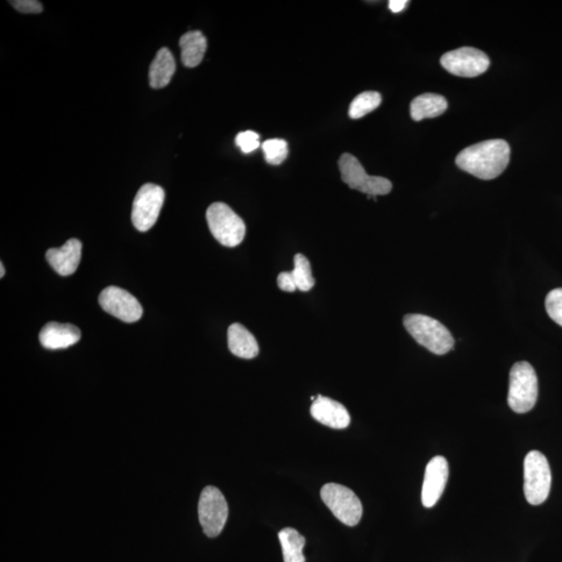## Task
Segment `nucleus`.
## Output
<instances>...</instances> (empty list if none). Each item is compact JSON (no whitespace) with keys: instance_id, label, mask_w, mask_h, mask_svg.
Listing matches in <instances>:
<instances>
[{"instance_id":"obj_25","label":"nucleus","mask_w":562,"mask_h":562,"mask_svg":"<svg viewBox=\"0 0 562 562\" xmlns=\"http://www.w3.org/2000/svg\"><path fill=\"white\" fill-rule=\"evenodd\" d=\"M236 144L242 153H251L260 147V136L252 131L242 132L237 134Z\"/></svg>"},{"instance_id":"obj_15","label":"nucleus","mask_w":562,"mask_h":562,"mask_svg":"<svg viewBox=\"0 0 562 562\" xmlns=\"http://www.w3.org/2000/svg\"><path fill=\"white\" fill-rule=\"evenodd\" d=\"M315 283L310 261L303 254L295 255L293 271L282 272L277 277L280 289L289 293L296 290L309 291L315 287Z\"/></svg>"},{"instance_id":"obj_6","label":"nucleus","mask_w":562,"mask_h":562,"mask_svg":"<svg viewBox=\"0 0 562 562\" xmlns=\"http://www.w3.org/2000/svg\"><path fill=\"white\" fill-rule=\"evenodd\" d=\"M341 180L351 189L358 190L368 196L387 195L393 189L388 179L370 176L360 161L350 153H344L339 161Z\"/></svg>"},{"instance_id":"obj_14","label":"nucleus","mask_w":562,"mask_h":562,"mask_svg":"<svg viewBox=\"0 0 562 562\" xmlns=\"http://www.w3.org/2000/svg\"><path fill=\"white\" fill-rule=\"evenodd\" d=\"M82 242L70 239L60 248H52L46 252V260L56 273L62 276L73 275L82 259Z\"/></svg>"},{"instance_id":"obj_18","label":"nucleus","mask_w":562,"mask_h":562,"mask_svg":"<svg viewBox=\"0 0 562 562\" xmlns=\"http://www.w3.org/2000/svg\"><path fill=\"white\" fill-rule=\"evenodd\" d=\"M176 63L174 56L168 48L163 47L156 54L149 68V84L153 89L165 88L175 74Z\"/></svg>"},{"instance_id":"obj_1","label":"nucleus","mask_w":562,"mask_h":562,"mask_svg":"<svg viewBox=\"0 0 562 562\" xmlns=\"http://www.w3.org/2000/svg\"><path fill=\"white\" fill-rule=\"evenodd\" d=\"M510 147L501 139L488 140L468 146L457 158V165L462 171L483 181L494 180L508 168Z\"/></svg>"},{"instance_id":"obj_9","label":"nucleus","mask_w":562,"mask_h":562,"mask_svg":"<svg viewBox=\"0 0 562 562\" xmlns=\"http://www.w3.org/2000/svg\"><path fill=\"white\" fill-rule=\"evenodd\" d=\"M165 202V191L158 184L146 183L134 198L132 222L139 232H145L158 222Z\"/></svg>"},{"instance_id":"obj_28","label":"nucleus","mask_w":562,"mask_h":562,"mask_svg":"<svg viewBox=\"0 0 562 562\" xmlns=\"http://www.w3.org/2000/svg\"><path fill=\"white\" fill-rule=\"evenodd\" d=\"M0 271H2V272H0V277H2V279H3V277L5 276V270L4 268L3 262H0Z\"/></svg>"},{"instance_id":"obj_12","label":"nucleus","mask_w":562,"mask_h":562,"mask_svg":"<svg viewBox=\"0 0 562 562\" xmlns=\"http://www.w3.org/2000/svg\"><path fill=\"white\" fill-rule=\"evenodd\" d=\"M449 478V465L444 457L433 458L426 467L422 488V504L426 508L435 507L442 497Z\"/></svg>"},{"instance_id":"obj_22","label":"nucleus","mask_w":562,"mask_h":562,"mask_svg":"<svg viewBox=\"0 0 562 562\" xmlns=\"http://www.w3.org/2000/svg\"><path fill=\"white\" fill-rule=\"evenodd\" d=\"M382 101L379 92L367 91L353 99L350 108V116L351 119H360L369 113L373 112L380 105Z\"/></svg>"},{"instance_id":"obj_10","label":"nucleus","mask_w":562,"mask_h":562,"mask_svg":"<svg viewBox=\"0 0 562 562\" xmlns=\"http://www.w3.org/2000/svg\"><path fill=\"white\" fill-rule=\"evenodd\" d=\"M442 66L454 75L476 77L485 74L489 67L488 56L473 47H462L445 54L440 59Z\"/></svg>"},{"instance_id":"obj_2","label":"nucleus","mask_w":562,"mask_h":562,"mask_svg":"<svg viewBox=\"0 0 562 562\" xmlns=\"http://www.w3.org/2000/svg\"><path fill=\"white\" fill-rule=\"evenodd\" d=\"M405 329L418 344L437 355H444L453 350L454 339L446 327L429 316L410 314L403 319Z\"/></svg>"},{"instance_id":"obj_4","label":"nucleus","mask_w":562,"mask_h":562,"mask_svg":"<svg viewBox=\"0 0 562 562\" xmlns=\"http://www.w3.org/2000/svg\"><path fill=\"white\" fill-rule=\"evenodd\" d=\"M552 475L549 462L542 452L533 450L524 460V493L529 504H543L549 497Z\"/></svg>"},{"instance_id":"obj_20","label":"nucleus","mask_w":562,"mask_h":562,"mask_svg":"<svg viewBox=\"0 0 562 562\" xmlns=\"http://www.w3.org/2000/svg\"><path fill=\"white\" fill-rule=\"evenodd\" d=\"M448 109L446 98L442 95L427 94L419 95L410 104V116L415 121L436 118Z\"/></svg>"},{"instance_id":"obj_13","label":"nucleus","mask_w":562,"mask_h":562,"mask_svg":"<svg viewBox=\"0 0 562 562\" xmlns=\"http://www.w3.org/2000/svg\"><path fill=\"white\" fill-rule=\"evenodd\" d=\"M311 415L316 421L332 429H345L350 424V415L344 405L321 395L317 396L312 403Z\"/></svg>"},{"instance_id":"obj_5","label":"nucleus","mask_w":562,"mask_h":562,"mask_svg":"<svg viewBox=\"0 0 562 562\" xmlns=\"http://www.w3.org/2000/svg\"><path fill=\"white\" fill-rule=\"evenodd\" d=\"M206 220L213 238L223 246L236 247L245 238L246 225L243 220L225 203L211 204L206 211Z\"/></svg>"},{"instance_id":"obj_27","label":"nucleus","mask_w":562,"mask_h":562,"mask_svg":"<svg viewBox=\"0 0 562 562\" xmlns=\"http://www.w3.org/2000/svg\"><path fill=\"white\" fill-rule=\"evenodd\" d=\"M408 4L407 0H390L389 8L393 13H400L407 8Z\"/></svg>"},{"instance_id":"obj_24","label":"nucleus","mask_w":562,"mask_h":562,"mask_svg":"<svg viewBox=\"0 0 562 562\" xmlns=\"http://www.w3.org/2000/svg\"><path fill=\"white\" fill-rule=\"evenodd\" d=\"M547 315L562 327V288L554 289L546 298Z\"/></svg>"},{"instance_id":"obj_16","label":"nucleus","mask_w":562,"mask_h":562,"mask_svg":"<svg viewBox=\"0 0 562 562\" xmlns=\"http://www.w3.org/2000/svg\"><path fill=\"white\" fill-rule=\"evenodd\" d=\"M82 337L81 330L71 324L49 322L40 331V343L46 350H65L78 343Z\"/></svg>"},{"instance_id":"obj_17","label":"nucleus","mask_w":562,"mask_h":562,"mask_svg":"<svg viewBox=\"0 0 562 562\" xmlns=\"http://www.w3.org/2000/svg\"><path fill=\"white\" fill-rule=\"evenodd\" d=\"M227 340L231 352L236 357L245 360L258 357L260 352L258 341L243 325L239 323L231 325L227 331Z\"/></svg>"},{"instance_id":"obj_21","label":"nucleus","mask_w":562,"mask_h":562,"mask_svg":"<svg viewBox=\"0 0 562 562\" xmlns=\"http://www.w3.org/2000/svg\"><path fill=\"white\" fill-rule=\"evenodd\" d=\"M284 562H305L303 547L305 537L294 528H284L279 533Z\"/></svg>"},{"instance_id":"obj_8","label":"nucleus","mask_w":562,"mask_h":562,"mask_svg":"<svg viewBox=\"0 0 562 562\" xmlns=\"http://www.w3.org/2000/svg\"><path fill=\"white\" fill-rule=\"evenodd\" d=\"M199 521L209 537H216L222 532L229 518V505L215 487H206L198 504Z\"/></svg>"},{"instance_id":"obj_26","label":"nucleus","mask_w":562,"mask_h":562,"mask_svg":"<svg viewBox=\"0 0 562 562\" xmlns=\"http://www.w3.org/2000/svg\"><path fill=\"white\" fill-rule=\"evenodd\" d=\"M17 11L24 14H40L43 6L37 0H14L10 2Z\"/></svg>"},{"instance_id":"obj_19","label":"nucleus","mask_w":562,"mask_h":562,"mask_svg":"<svg viewBox=\"0 0 562 562\" xmlns=\"http://www.w3.org/2000/svg\"><path fill=\"white\" fill-rule=\"evenodd\" d=\"M180 46L183 65L194 68L202 62L208 42L201 31H190L181 38Z\"/></svg>"},{"instance_id":"obj_11","label":"nucleus","mask_w":562,"mask_h":562,"mask_svg":"<svg viewBox=\"0 0 562 562\" xmlns=\"http://www.w3.org/2000/svg\"><path fill=\"white\" fill-rule=\"evenodd\" d=\"M98 301L108 314L125 323L137 322L143 315V309L137 299L123 289L105 288L99 295Z\"/></svg>"},{"instance_id":"obj_7","label":"nucleus","mask_w":562,"mask_h":562,"mask_svg":"<svg viewBox=\"0 0 562 562\" xmlns=\"http://www.w3.org/2000/svg\"><path fill=\"white\" fill-rule=\"evenodd\" d=\"M321 498L339 521L350 527L360 523L362 504L353 490L338 483H327L321 488Z\"/></svg>"},{"instance_id":"obj_23","label":"nucleus","mask_w":562,"mask_h":562,"mask_svg":"<svg viewBox=\"0 0 562 562\" xmlns=\"http://www.w3.org/2000/svg\"><path fill=\"white\" fill-rule=\"evenodd\" d=\"M261 147L265 153V160L270 165H281L288 158L289 147L286 140H267Z\"/></svg>"},{"instance_id":"obj_3","label":"nucleus","mask_w":562,"mask_h":562,"mask_svg":"<svg viewBox=\"0 0 562 562\" xmlns=\"http://www.w3.org/2000/svg\"><path fill=\"white\" fill-rule=\"evenodd\" d=\"M538 382L536 370L527 361L517 362L509 375L508 404L517 414H526L536 407Z\"/></svg>"}]
</instances>
